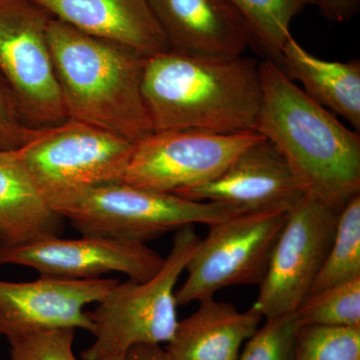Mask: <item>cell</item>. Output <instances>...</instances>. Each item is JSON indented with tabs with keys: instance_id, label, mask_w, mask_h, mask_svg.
I'll return each instance as SVG.
<instances>
[{
	"instance_id": "cell-1",
	"label": "cell",
	"mask_w": 360,
	"mask_h": 360,
	"mask_svg": "<svg viewBox=\"0 0 360 360\" xmlns=\"http://www.w3.org/2000/svg\"><path fill=\"white\" fill-rule=\"evenodd\" d=\"M141 89L153 131H255L262 98L255 59L168 49L146 58Z\"/></svg>"
},
{
	"instance_id": "cell-2",
	"label": "cell",
	"mask_w": 360,
	"mask_h": 360,
	"mask_svg": "<svg viewBox=\"0 0 360 360\" xmlns=\"http://www.w3.org/2000/svg\"><path fill=\"white\" fill-rule=\"evenodd\" d=\"M255 130L272 142L307 195L340 212L360 193V136L310 98L270 59L259 63Z\"/></svg>"
},
{
	"instance_id": "cell-3",
	"label": "cell",
	"mask_w": 360,
	"mask_h": 360,
	"mask_svg": "<svg viewBox=\"0 0 360 360\" xmlns=\"http://www.w3.org/2000/svg\"><path fill=\"white\" fill-rule=\"evenodd\" d=\"M47 34L68 118L132 142L153 134L141 89L146 56L53 18Z\"/></svg>"
},
{
	"instance_id": "cell-4",
	"label": "cell",
	"mask_w": 360,
	"mask_h": 360,
	"mask_svg": "<svg viewBox=\"0 0 360 360\" xmlns=\"http://www.w3.org/2000/svg\"><path fill=\"white\" fill-rule=\"evenodd\" d=\"M44 198L82 236L142 243L184 227L212 226L246 213L225 203L187 200L124 182L61 191Z\"/></svg>"
},
{
	"instance_id": "cell-5",
	"label": "cell",
	"mask_w": 360,
	"mask_h": 360,
	"mask_svg": "<svg viewBox=\"0 0 360 360\" xmlns=\"http://www.w3.org/2000/svg\"><path fill=\"white\" fill-rule=\"evenodd\" d=\"M200 241L193 226L179 229L155 276L144 281H118L90 312L96 340L82 352V359L124 356L135 345L169 342L179 323L175 286Z\"/></svg>"
},
{
	"instance_id": "cell-6",
	"label": "cell",
	"mask_w": 360,
	"mask_h": 360,
	"mask_svg": "<svg viewBox=\"0 0 360 360\" xmlns=\"http://www.w3.org/2000/svg\"><path fill=\"white\" fill-rule=\"evenodd\" d=\"M134 142L94 125L70 120L39 129L11 155L44 195L122 182Z\"/></svg>"
},
{
	"instance_id": "cell-7",
	"label": "cell",
	"mask_w": 360,
	"mask_h": 360,
	"mask_svg": "<svg viewBox=\"0 0 360 360\" xmlns=\"http://www.w3.org/2000/svg\"><path fill=\"white\" fill-rule=\"evenodd\" d=\"M51 18L32 0H0V75L32 129L68 120L47 34Z\"/></svg>"
},
{
	"instance_id": "cell-8",
	"label": "cell",
	"mask_w": 360,
	"mask_h": 360,
	"mask_svg": "<svg viewBox=\"0 0 360 360\" xmlns=\"http://www.w3.org/2000/svg\"><path fill=\"white\" fill-rule=\"evenodd\" d=\"M290 210L248 212L210 226L175 291L177 305L212 297L227 286L260 284Z\"/></svg>"
},
{
	"instance_id": "cell-9",
	"label": "cell",
	"mask_w": 360,
	"mask_h": 360,
	"mask_svg": "<svg viewBox=\"0 0 360 360\" xmlns=\"http://www.w3.org/2000/svg\"><path fill=\"white\" fill-rule=\"evenodd\" d=\"M264 139L257 131H153L134 142L122 182L177 195L217 179L246 148Z\"/></svg>"
},
{
	"instance_id": "cell-10",
	"label": "cell",
	"mask_w": 360,
	"mask_h": 360,
	"mask_svg": "<svg viewBox=\"0 0 360 360\" xmlns=\"http://www.w3.org/2000/svg\"><path fill=\"white\" fill-rule=\"evenodd\" d=\"M338 214L307 194L290 208L253 305L264 319L295 312L309 295L333 243Z\"/></svg>"
},
{
	"instance_id": "cell-11",
	"label": "cell",
	"mask_w": 360,
	"mask_h": 360,
	"mask_svg": "<svg viewBox=\"0 0 360 360\" xmlns=\"http://www.w3.org/2000/svg\"><path fill=\"white\" fill-rule=\"evenodd\" d=\"M165 260L146 243L96 236H52L18 248H0V265H20L37 270L40 276L72 281L101 278L112 272L132 281H148L160 271Z\"/></svg>"
},
{
	"instance_id": "cell-12",
	"label": "cell",
	"mask_w": 360,
	"mask_h": 360,
	"mask_svg": "<svg viewBox=\"0 0 360 360\" xmlns=\"http://www.w3.org/2000/svg\"><path fill=\"white\" fill-rule=\"evenodd\" d=\"M118 279L72 281L40 276L30 283L0 281V338L56 328L94 333L87 305L98 303Z\"/></svg>"
},
{
	"instance_id": "cell-13",
	"label": "cell",
	"mask_w": 360,
	"mask_h": 360,
	"mask_svg": "<svg viewBox=\"0 0 360 360\" xmlns=\"http://www.w3.org/2000/svg\"><path fill=\"white\" fill-rule=\"evenodd\" d=\"M305 194L281 151L264 137L240 153L219 177L177 195L225 203L248 213L290 210Z\"/></svg>"
},
{
	"instance_id": "cell-14",
	"label": "cell",
	"mask_w": 360,
	"mask_h": 360,
	"mask_svg": "<svg viewBox=\"0 0 360 360\" xmlns=\"http://www.w3.org/2000/svg\"><path fill=\"white\" fill-rule=\"evenodd\" d=\"M169 49L212 58L243 56L253 44L229 0H148Z\"/></svg>"
},
{
	"instance_id": "cell-15",
	"label": "cell",
	"mask_w": 360,
	"mask_h": 360,
	"mask_svg": "<svg viewBox=\"0 0 360 360\" xmlns=\"http://www.w3.org/2000/svg\"><path fill=\"white\" fill-rule=\"evenodd\" d=\"M80 32L141 52L146 58L169 49L148 0H32Z\"/></svg>"
},
{
	"instance_id": "cell-16",
	"label": "cell",
	"mask_w": 360,
	"mask_h": 360,
	"mask_svg": "<svg viewBox=\"0 0 360 360\" xmlns=\"http://www.w3.org/2000/svg\"><path fill=\"white\" fill-rule=\"evenodd\" d=\"M198 302V310L177 323L168 354L174 360H238L241 345L264 316L253 307L241 312L213 296Z\"/></svg>"
},
{
	"instance_id": "cell-17",
	"label": "cell",
	"mask_w": 360,
	"mask_h": 360,
	"mask_svg": "<svg viewBox=\"0 0 360 360\" xmlns=\"http://www.w3.org/2000/svg\"><path fill=\"white\" fill-rule=\"evenodd\" d=\"M65 219L11 153H0V248L60 236Z\"/></svg>"
},
{
	"instance_id": "cell-18",
	"label": "cell",
	"mask_w": 360,
	"mask_h": 360,
	"mask_svg": "<svg viewBox=\"0 0 360 360\" xmlns=\"http://www.w3.org/2000/svg\"><path fill=\"white\" fill-rule=\"evenodd\" d=\"M281 70L302 82L305 94L322 108L342 116L360 129V61H328L316 58L292 37L281 52Z\"/></svg>"
},
{
	"instance_id": "cell-19",
	"label": "cell",
	"mask_w": 360,
	"mask_h": 360,
	"mask_svg": "<svg viewBox=\"0 0 360 360\" xmlns=\"http://www.w3.org/2000/svg\"><path fill=\"white\" fill-rule=\"evenodd\" d=\"M243 18L253 44L269 54L281 68V52L291 37L290 23L305 7L316 6V0H229Z\"/></svg>"
},
{
	"instance_id": "cell-20",
	"label": "cell",
	"mask_w": 360,
	"mask_h": 360,
	"mask_svg": "<svg viewBox=\"0 0 360 360\" xmlns=\"http://www.w3.org/2000/svg\"><path fill=\"white\" fill-rule=\"evenodd\" d=\"M356 277H360V193L340 210L333 243L310 293Z\"/></svg>"
},
{
	"instance_id": "cell-21",
	"label": "cell",
	"mask_w": 360,
	"mask_h": 360,
	"mask_svg": "<svg viewBox=\"0 0 360 360\" xmlns=\"http://www.w3.org/2000/svg\"><path fill=\"white\" fill-rule=\"evenodd\" d=\"M295 315L300 326L360 328V277L310 293Z\"/></svg>"
},
{
	"instance_id": "cell-22",
	"label": "cell",
	"mask_w": 360,
	"mask_h": 360,
	"mask_svg": "<svg viewBox=\"0 0 360 360\" xmlns=\"http://www.w3.org/2000/svg\"><path fill=\"white\" fill-rule=\"evenodd\" d=\"M295 360H360V328L300 326Z\"/></svg>"
},
{
	"instance_id": "cell-23",
	"label": "cell",
	"mask_w": 360,
	"mask_h": 360,
	"mask_svg": "<svg viewBox=\"0 0 360 360\" xmlns=\"http://www.w3.org/2000/svg\"><path fill=\"white\" fill-rule=\"evenodd\" d=\"M298 328L295 312L266 319L246 343L238 360H295Z\"/></svg>"
},
{
	"instance_id": "cell-24",
	"label": "cell",
	"mask_w": 360,
	"mask_h": 360,
	"mask_svg": "<svg viewBox=\"0 0 360 360\" xmlns=\"http://www.w3.org/2000/svg\"><path fill=\"white\" fill-rule=\"evenodd\" d=\"M75 331L49 329L9 338L11 360H77L72 349Z\"/></svg>"
},
{
	"instance_id": "cell-25",
	"label": "cell",
	"mask_w": 360,
	"mask_h": 360,
	"mask_svg": "<svg viewBox=\"0 0 360 360\" xmlns=\"http://www.w3.org/2000/svg\"><path fill=\"white\" fill-rule=\"evenodd\" d=\"M37 129L25 122L13 91L0 75V153L18 150Z\"/></svg>"
},
{
	"instance_id": "cell-26",
	"label": "cell",
	"mask_w": 360,
	"mask_h": 360,
	"mask_svg": "<svg viewBox=\"0 0 360 360\" xmlns=\"http://www.w3.org/2000/svg\"><path fill=\"white\" fill-rule=\"evenodd\" d=\"M322 14L333 22H347L359 13L360 0H316Z\"/></svg>"
},
{
	"instance_id": "cell-27",
	"label": "cell",
	"mask_w": 360,
	"mask_h": 360,
	"mask_svg": "<svg viewBox=\"0 0 360 360\" xmlns=\"http://www.w3.org/2000/svg\"><path fill=\"white\" fill-rule=\"evenodd\" d=\"M125 360H174L160 345H139L130 348Z\"/></svg>"
},
{
	"instance_id": "cell-28",
	"label": "cell",
	"mask_w": 360,
	"mask_h": 360,
	"mask_svg": "<svg viewBox=\"0 0 360 360\" xmlns=\"http://www.w3.org/2000/svg\"><path fill=\"white\" fill-rule=\"evenodd\" d=\"M104 360H125L124 356L112 357V359H108Z\"/></svg>"
}]
</instances>
